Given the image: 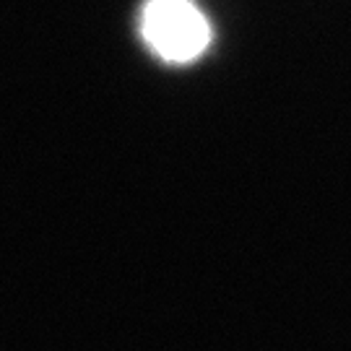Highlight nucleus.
Returning a JSON list of instances; mask_svg holds the SVG:
<instances>
[{
    "mask_svg": "<svg viewBox=\"0 0 351 351\" xmlns=\"http://www.w3.org/2000/svg\"><path fill=\"white\" fill-rule=\"evenodd\" d=\"M141 37L159 60L188 65L211 45V24L193 0H146L141 8Z\"/></svg>",
    "mask_w": 351,
    "mask_h": 351,
    "instance_id": "1",
    "label": "nucleus"
}]
</instances>
